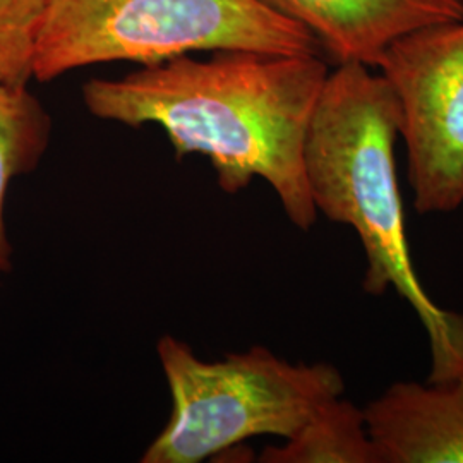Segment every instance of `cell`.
Returning <instances> with one entry per match:
<instances>
[{"mask_svg":"<svg viewBox=\"0 0 463 463\" xmlns=\"http://www.w3.org/2000/svg\"><path fill=\"white\" fill-rule=\"evenodd\" d=\"M313 34L335 66L376 69L384 50L415 30L463 21V0H258Z\"/></svg>","mask_w":463,"mask_h":463,"instance_id":"8992f818","label":"cell"},{"mask_svg":"<svg viewBox=\"0 0 463 463\" xmlns=\"http://www.w3.org/2000/svg\"><path fill=\"white\" fill-rule=\"evenodd\" d=\"M52 118L28 84L0 80V273L11 271L13 246L5 227L11 183L33 172L49 148Z\"/></svg>","mask_w":463,"mask_h":463,"instance_id":"ba28073f","label":"cell"},{"mask_svg":"<svg viewBox=\"0 0 463 463\" xmlns=\"http://www.w3.org/2000/svg\"><path fill=\"white\" fill-rule=\"evenodd\" d=\"M381 74L402 110L417 213H451L463 204V21L432 24L395 40Z\"/></svg>","mask_w":463,"mask_h":463,"instance_id":"5b68a950","label":"cell"},{"mask_svg":"<svg viewBox=\"0 0 463 463\" xmlns=\"http://www.w3.org/2000/svg\"><path fill=\"white\" fill-rule=\"evenodd\" d=\"M49 0H0V80H33L34 40Z\"/></svg>","mask_w":463,"mask_h":463,"instance_id":"30bf717a","label":"cell"},{"mask_svg":"<svg viewBox=\"0 0 463 463\" xmlns=\"http://www.w3.org/2000/svg\"><path fill=\"white\" fill-rule=\"evenodd\" d=\"M371 69L338 64L323 84L304 148L307 189L317 213L359 235L365 292L395 288L419 316L430 336L428 381L451 380L463 371V315L439 307L415 273L395 162L402 110Z\"/></svg>","mask_w":463,"mask_h":463,"instance_id":"7a4b0ae2","label":"cell"},{"mask_svg":"<svg viewBox=\"0 0 463 463\" xmlns=\"http://www.w3.org/2000/svg\"><path fill=\"white\" fill-rule=\"evenodd\" d=\"M156 352L172 412L143 463L206 462L263 434L288 439L345 392L335 365L290 364L265 347L204 361L165 335Z\"/></svg>","mask_w":463,"mask_h":463,"instance_id":"277c9868","label":"cell"},{"mask_svg":"<svg viewBox=\"0 0 463 463\" xmlns=\"http://www.w3.org/2000/svg\"><path fill=\"white\" fill-rule=\"evenodd\" d=\"M265 463H381L364 411L342 397L326 402L281 447L263 449Z\"/></svg>","mask_w":463,"mask_h":463,"instance_id":"9c48e42d","label":"cell"},{"mask_svg":"<svg viewBox=\"0 0 463 463\" xmlns=\"http://www.w3.org/2000/svg\"><path fill=\"white\" fill-rule=\"evenodd\" d=\"M381 463H463V371L392 384L364 409Z\"/></svg>","mask_w":463,"mask_h":463,"instance_id":"52a82bcc","label":"cell"},{"mask_svg":"<svg viewBox=\"0 0 463 463\" xmlns=\"http://www.w3.org/2000/svg\"><path fill=\"white\" fill-rule=\"evenodd\" d=\"M141 66L118 80L93 78L83 86L91 116L165 131L175 156H206L218 185L237 194L254 177L269 184L288 220L315 225L304 148L323 84V55L216 50Z\"/></svg>","mask_w":463,"mask_h":463,"instance_id":"6da1fadb","label":"cell"},{"mask_svg":"<svg viewBox=\"0 0 463 463\" xmlns=\"http://www.w3.org/2000/svg\"><path fill=\"white\" fill-rule=\"evenodd\" d=\"M216 50L323 55L313 34L258 0H49L34 40L33 80Z\"/></svg>","mask_w":463,"mask_h":463,"instance_id":"3957f363","label":"cell"}]
</instances>
